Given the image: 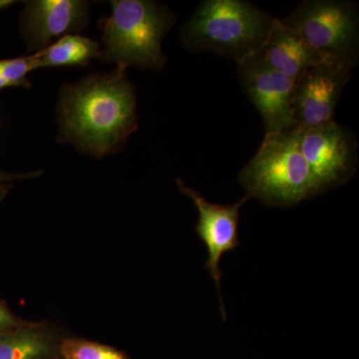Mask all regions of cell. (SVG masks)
I'll use <instances>...</instances> for the list:
<instances>
[{
	"label": "cell",
	"instance_id": "9",
	"mask_svg": "<svg viewBox=\"0 0 359 359\" xmlns=\"http://www.w3.org/2000/svg\"><path fill=\"white\" fill-rule=\"evenodd\" d=\"M180 192L188 196L199 212V221L196 224L195 231L208 249L205 269L210 271L216 283L219 294L222 316L226 320V311L221 294V278L223 273L219 269L222 256L226 252L237 249L241 245L238 240V222L242 205L250 199L245 196L233 205H219L209 202L198 191L186 185L182 179H177Z\"/></svg>",
	"mask_w": 359,
	"mask_h": 359
},
{
	"label": "cell",
	"instance_id": "20",
	"mask_svg": "<svg viewBox=\"0 0 359 359\" xmlns=\"http://www.w3.org/2000/svg\"><path fill=\"white\" fill-rule=\"evenodd\" d=\"M9 188V185L6 186H0V192H2V191L7 190V189Z\"/></svg>",
	"mask_w": 359,
	"mask_h": 359
},
{
	"label": "cell",
	"instance_id": "3",
	"mask_svg": "<svg viewBox=\"0 0 359 359\" xmlns=\"http://www.w3.org/2000/svg\"><path fill=\"white\" fill-rule=\"evenodd\" d=\"M302 129L264 134L259 150L240 174L250 198L269 207H292L318 195L301 151Z\"/></svg>",
	"mask_w": 359,
	"mask_h": 359
},
{
	"label": "cell",
	"instance_id": "21",
	"mask_svg": "<svg viewBox=\"0 0 359 359\" xmlns=\"http://www.w3.org/2000/svg\"><path fill=\"white\" fill-rule=\"evenodd\" d=\"M51 359H62V358H61L60 356L58 355V356H56V358H51Z\"/></svg>",
	"mask_w": 359,
	"mask_h": 359
},
{
	"label": "cell",
	"instance_id": "11",
	"mask_svg": "<svg viewBox=\"0 0 359 359\" xmlns=\"http://www.w3.org/2000/svg\"><path fill=\"white\" fill-rule=\"evenodd\" d=\"M259 54L266 65L295 81L313 65L327 61L278 18Z\"/></svg>",
	"mask_w": 359,
	"mask_h": 359
},
{
	"label": "cell",
	"instance_id": "10",
	"mask_svg": "<svg viewBox=\"0 0 359 359\" xmlns=\"http://www.w3.org/2000/svg\"><path fill=\"white\" fill-rule=\"evenodd\" d=\"M89 4L81 0H32L22 13L23 34L30 48L39 51L52 40L84 29L88 23Z\"/></svg>",
	"mask_w": 359,
	"mask_h": 359
},
{
	"label": "cell",
	"instance_id": "4",
	"mask_svg": "<svg viewBox=\"0 0 359 359\" xmlns=\"http://www.w3.org/2000/svg\"><path fill=\"white\" fill-rule=\"evenodd\" d=\"M103 25L101 57L117 66L161 69L163 39L175 23L166 6L149 0H115Z\"/></svg>",
	"mask_w": 359,
	"mask_h": 359
},
{
	"label": "cell",
	"instance_id": "19",
	"mask_svg": "<svg viewBox=\"0 0 359 359\" xmlns=\"http://www.w3.org/2000/svg\"><path fill=\"white\" fill-rule=\"evenodd\" d=\"M7 193V190L2 191L0 192V205H1L2 201H4V197H6Z\"/></svg>",
	"mask_w": 359,
	"mask_h": 359
},
{
	"label": "cell",
	"instance_id": "18",
	"mask_svg": "<svg viewBox=\"0 0 359 359\" xmlns=\"http://www.w3.org/2000/svg\"><path fill=\"white\" fill-rule=\"evenodd\" d=\"M13 4H15V1H13V0H0V11L13 6Z\"/></svg>",
	"mask_w": 359,
	"mask_h": 359
},
{
	"label": "cell",
	"instance_id": "7",
	"mask_svg": "<svg viewBox=\"0 0 359 359\" xmlns=\"http://www.w3.org/2000/svg\"><path fill=\"white\" fill-rule=\"evenodd\" d=\"M238 65L243 88L259 111L266 134L299 127L294 115L295 80L266 65L259 54Z\"/></svg>",
	"mask_w": 359,
	"mask_h": 359
},
{
	"label": "cell",
	"instance_id": "17",
	"mask_svg": "<svg viewBox=\"0 0 359 359\" xmlns=\"http://www.w3.org/2000/svg\"><path fill=\"white\" fill-rule=\"evenodd\" d=\"M41 173V171L26 172V173H9V172L0 171V186H6L11 182L20 181V180L36 178Z\"/></svg>",
	"mask_w": 359,
	"mask_h": 359
},
{
	"label": "cell",
	"instance_id": "1",
	"mask_svg": "<svg viewBox=\"0 0 359 359\" xmlns=\"http://www.w3.org/2000/svg\"><path fill=\"white\" fill-rule=\"evenodd\" d=\"M57 116L61 140L96 158L117 152L138 128L136 94L126 68L65 85Z\"/></svg>",
	"mask_w": 359,
	"mask_h": 359
},
{
	"label": "cell",
	"instance_id": "15",
	"mask_svg": "<svg viewBox=\"0 0 359 359\" xmlns=\"http://www.w3.org/2000/svg\"><path fill=\"white\" fill-rule=\"evenodd\" d=\"M36 70L34 53L11 59H0V90L8 87L32 86L27 75Z\"/></svg>",
	"mask_w": 359,
	"mask_h": 359
},
{
	"label": "cell",
	"instance_id": "13",
	"mask_svg": "<svg viewBox=\"0 0 359 359\" xmlns=\"http://www.w3.org/2000/svg\"><path fill=\"white\" fill-rule=\"evenodd\" d=\"M34 55L36 69L86 66L92 59L101 57V49L93 39L79 34H67Z\"/></svg>",
	"mask_w": 359,
	"mask_h": 359
},
{
	"label": "cell",
	"instance_id": "5",
	"mask_svg": "<svg viewBox=\"0 0 359 359\" xmlns=\"http://www.w3.org/2000/svg\"><path fill=\"white\" fill-rule=\"evenodd\" d=\"M282 22L327 60L358 65L359 18L355 2L306 0Z\"/></svg>",
	"mask_w": 359,
	"mask_h": 359
},
{
	"label": "cell",
	"instance_id": "14",
	"mask_svg": "<svg viewBox=\"0 0 359 359\" xmlns=\"http://www.w3.org/2000/svg\"><path fill=\"white\" fill-rule=\"evenodd\" d=\"M62 359H130L121 349L79 337H65L59 346Z\"/></svg>",
	"mask_w": 359,
	"mask_h": 359
},
{
	"label": "cell",
	"instance_id": "12",
	"mask_svg": "<svg viewBox=\"0 0 359 359\" xmlns=\"http://www.w3.org/2000/svg\"><path fill=\"white\" fill-rule=\"evenodd\" d=\"M65 335L47 321H27L0 335V359H51L59 355Z\"/></svg>",
	"mask_w": 359,
	"mask_h": 359
},
{
	"label": "cell",
	"instance_id": "16",
	"mask_svg": "<svg viewBox=\"0 0 359 359\" xmlns=\"http://www.w3.org/2000/svg\"><path fill=\"white\" fill-rule=\"evenodd\" d=\"M27 320H22L20 316L9 309L6 302L0 299V335L13 332L25 325Z\"/></svg>",
	"mask_w": 359,
	"mask_h": 359
},
{
	"label": "cell",
	"instance_id": "2",
	"mask_svg": "<svg viewBox=\"0 0 359 359\" xmlns=\"http://www.w3.org/2000/svg\"><path fill=\"white\" fill-rule=\"evenodd\" d=\"M276 20L245 0H205L182 27L181 39L195 53L214 52L238 65L261 52Z\"/></svg>",
	"mask_w": 359,
	"mask_h": 359
},
{
	"label": "cell",
	"instance_id": "8",
	"mask_svg": "<svg viewBox=\"0 0 359 359\" xmlns=\"http://www.w3.org/2000/svg\"><path fill=\"white\" fill-rule=\"evenodd\" d=\"M354 67L339 61H323L297 78L294 93L297 126L311 128L334 120L342 90Z\"/></svg>",
	"mask_w": 359,
	"mask_h": 359
},
{
	"label": "cell",
	"instance_id": "6",
	"mask_svg": "<svg viewBox=\"0 0 359 359\" xmlns=\"http://www.w3.org/2000/svg\"><path fill=\"white\" fill-rule=\"evenodd\" d=\"M301 151L316 181L318 195L344 185L356 173L358 153L355 135L334 120L302 128Z\"/></svg>",
	"mask_w": 359,
	"mask_h": 359
}]
</instances>
